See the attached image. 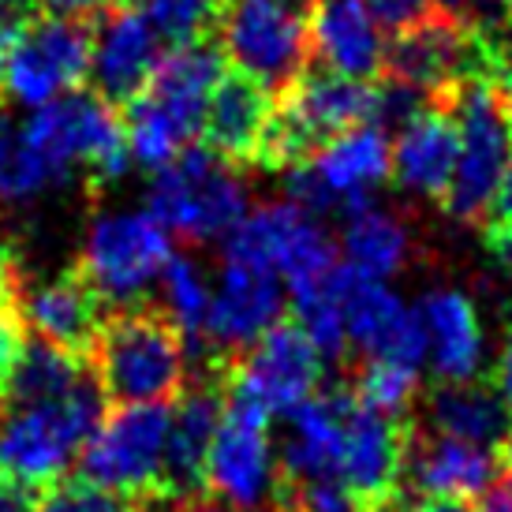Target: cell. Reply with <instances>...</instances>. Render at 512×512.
<instances>
[{
    "label": "cell",
    "mask_w": 512,
    "mask_h": 512,
    "mask_svg": "<svg viewBox=\"0 0 512 512\" xmlns=\"http://www.w3.org/2000/svg\"><path fill=\"white\" fill-rule=\"evenodd\" d=\"M176 512H232V509L221 505L217 498H210V494H199V498H191V501H180Z\"/></svg>",
    "instance_id": "obj_44"
},
{
    "label": "cell",
    "mask_w": 512,
    "mask_h": 512,
    "mask_svg": "<svg viewBox=\"0 0 512 512\" xmlns=\"http://www.w3.org/2000/svg\"><path fill=\"white\" fill-rule=\"evenodd\" d=\"M221 419H225V359L202 367L199 378L180 393V404L172 412L157 501L180 505L206 494V464H210Z\"/></svg>",
    "instance_id": "obj_17"
},
{
    "label": "cell",
    "mask_w": 512,
    "mask_h": 512,
    "mask_svg": "<svg viewBox=\"0 0 512 512\" xmlns=\"http://www.w3.org/2000/svg\"><path fill=\"white\" fill-rule=\"evenodd\" d=\"M101 408L98 378L60 400L0 404V475L27 490L53 486L101 427Z\"/></svg>",
    "instance_id": "obj_4"
},
{
    "label": "cell",
    "mask_w": 512,
    "mask_h": 512,
    "mask_svg": "<svg viewBox=\"0 0 512 512\" xmlns=\"http://www.w3.org/2000/svg\"><path fill=\"white\" fill-rule=\"evenodd\" d=\"M370 12H374V19L382 23V27H404V23H412V19H419V15L427 12V8H434L438 0H363Z\"/></svg>",
    "instance_id": "obj_36"
},
{
    "label": "cell",
    "mask_w": 512,
    "mask_h": 512,
    "mask_svg": "<svg viewBox=\"0 0 512 512\" xmlns=\"http://www.w3.org/2000/svg\"><path fill=\"white\" fill-rule=\"evenodd\" d=\"M172 258L169 232L146 214H101L86 228L75 270L83 273L101 303H135L161 281Z\"/></svg>",
    "instance_id": "obj_12"
},
{
    "label": "cell",
    "mask_w": 512,
    "mask_h": 512,
    "mask_svg": "<svg viewBox=\"0 0 512 512\" xmlns=\"http://www.w3.org/2000/svg\"><path fill=\"white\" fill-rule=\"evenodd\" d=\"M270 419L262 404L225 382V419L206 464V494L228 509L255 512L270 501L277 505L281 471L273 456Z\"/></svg>",
    "instance_id": "obj_10"
},
{
    "label": "cell",
    "mask_w": 512,
    "mask_h": 512,
    "mask_svg": "<svg viewBox=\"0 0 512 512\" xmlns=\"http://www.w3.org/2000/svg\"><path fill=\"white\" fill-rule=\"evenodd\" d=\"M494 206H498V217H501V221H512V165H509V172H505V180H501Z\"/></svg>",
    "instance_id": "obj_45"
},
{
    "label": "cell",
    "mask_w": 512,
    "mask_h": 512,
    "mask_svg": "<svg viewBox=\"0 0 512 512\" xmlns=\"http://www.w3.org/2000/svg\"><path fill=\"white\" fill-rule=\"evenodd\" d=\"M404 512H475V509H471V501H460V498H423Z\"/></svg>",
    "instance_id": "obj_42"
},
{
    "label": "cell",
    "mask_w": 512,
    "mask_h": 512,
    "mask_svg": "<svg viewBox=\"0 0 512 512\" xmlns=\"http://www.w3.org/2000/svg\"><path fill=\"white\" fill-rule=\"evenodd\" d=\"M427 329V356L441 385L471 382L483 363V322L460 288H430L419 307Z\"/></svg>",
    "instance_id": "obj_25"
},
{
    "label": "cell",
    "mask_w": 512,
    "mask_h": 512,
    "mask_svg": "<svg viewBox=\"0 0 512 512\" xmlns=\"http://www.w3.org/2000/svg\"><path fill=\"white\" fill-rule=\"evenodd\" d=\"M19 131L49 187L68 184L72 176H83L90 187H109L131 165L124 113L98 94L75 90L68 98L49 101Z\"/></svg>",
    "instance_id": "obj_3"
},
{
    "label": "cell",
    "mask_w": 512,
    "mask_h": 512,
    "mask_svg": "<svg viewBox=\"0 0 512 512\" xmlns=\"http://www.w3.org/2000/svg\"><path fill=\"white\" fill-rule=\"evenodd\" d=\"M307 165L326 184L329 195L341 202V217H348L374 202V187H382L393 176V143L389 131L378 124H359L322 146Z\"/></svg>",
    "instance_id": "obj_23"
},
{
    "label": "cell",
    "mask_w": 512,
    "mask_h": 512,
    "mask_svg": "<svg viewBox=\"0 0 512 512\" xmlns=\"http://www.w3.org/2000/svg\"><path fill=\"white\" fill-rule=\"evenodd\" d=\"M427 427L456 441H471L483 449H501L509 438L512 412L494 385H441L427 397Z\"/></svg>",
    "instance_id": "obj_27"
},
{
    "label": "cell",
    "mask_w": 512,
    "mask_h": 512,
    "mask_svg": "<svg viewBox=\"0 0 512 512\" xmlns=\"http://www.w3.org/2000/svg\"><path fill=\"white\" fill-rule=\"evenodd\" d=\"M23 318H19V307L15 303H0V397H4V385L12 378L15 359L23 352Z\"/></svg>",
    "instance_id": "obj_35"
},
{
    "label": "cell",
    "mask_w": 512,
    "mask_h": 512,
    "mask_svg": "<svg viewBox=\"0 0 512 512\" xmlns=\"http://www.w3.org/2000/svg\"><path fill=\"white\" fill-rule=\"evenodd\" d=\"M281 311H285L281 273L262 262L221 258V281L210 303L202 367L251 352L281 322Z\"/></svg>",
    "instance_id": "obj_15"
},
{
    "label": "cell",
    "mask_w": 512,
    "mask_h": 512,
    "mask_svg": "<svg viewBox=\"0 0 512 512\" xmlns=\"http://www.w3.org/2000/svg\"><path fill=\"white\" fill-rule=\"evenodd\" d=\"M225 75V53L217 42L176 45L165 53L157 75L139 98L124 105L131 161L161 172L184 154L187 143L202 135L206 105Z\"/></svg>",
    "instance_id": "obj_1"
},
{
    "label": "cell",
    "mask_w": 512,
    "mask_h": 512,
    "mask_svg": "<svg viewBox=\"0 0 512 512\" xmlns=\"http://www.w3.org/2000/svg\"><path fill=\"white\" fill-rule=\"evenodd\" d=\"M161 296H165V314L176 322V329L187 337V344L202 356L214 292L206 285L199 262L191 255H172L165 273H161Z\"/></svg>",
    "instance_id": "obj_30"
},
{
    "label": "cell",
    "mask_w": 512,
    "mask_h": 512,
    "mask_svg": "<svg viewBox=\"0 0 512 512\" xmlns=\"http://www.w3.org/2000/svg\"><path fill=\"white\" fill-rule=\"evenodd\" d=\"M45 187H49V180H45L38 157L30 154L23 131L0 116V202L34 199Z\"/></svg>",
    "instance_id": "obj_33"
},
{
    "label": "cell",
    "mask_w": 512,
    "mask_h": 512,
    "mask_svg": "<svg viewBox=\"0 0 512 512\" xmlns=\"http://www.w3.org/2000/svg\"><path fill=\"white\" fill-rule=\"evenodd\" d=\"M42 4L64 19H98L101 12H109L116 4H128V0H42Z\"/></svg>",
    "instance_id": "obj_39"
},
{
    "label": "cell",
    "mask_w": 512,
    "mask_h": 512,
    "mask_svg": "<svg viewBox=\"0 0 512 512\" xmlns=\"http://www.w3.org/2000/svg\"><path fill=\"white\" fill-rule=\"evenodd\" d=\"M34 512H143L135 498H124L116 490L90 483V479H57L45 486Z\"/></svg>",
    "instance_id": "obj_34"
},
{
    "label": "cell",
    "mask_w": 512,
    "mask_h": 512,
    "mask_svg": "<svg viewBox=\"0 0 512 512\" xmlns=\"http://www.w3.org/2000/svg\"><path fill=\"white\" fill-rule=\"evenodd\" d=\"M441 4H449V8H456V12H464V4H486V8L501 12L505 27H512V0H441Z\"/></svg>",
    "instance_id": "obj_43"
},
{
    "label": "cell",
    "mask_w": 512,
    "mask_h": 512,
    "mask_svg": "<svg viewBox=\"0 0 512 512\" xmlns=\"http://www.w3.org/2000/svg\"><path fill=\"white\" fill-rule=\"evenodd\" d=\"M172 430L169 404H128L101 419L94 438L79 453L83 479L116 490L124 498H157L165 445Z\"/></svg>",
    "instance_id": "obj_11"
},
{
    "label": "cell",
    "mask_w": 512,
    "mask_h": 512,
    "mask_svg": "<svg viewBox=\"0 0 512 512\" xmlns=\"http://www.w3.org/2000/svg\"><path fill=\"white\" fill-rule=\"evenodd\" d=\"M382 23L363 0H311V53L322 68L356 83H378L385 68Z\"/></svg>",
    "instance_id": "obj_21"
},
{
    "label": "cell",
    "mask_w": 512,
    "mask_h": 512,
    "mask_svg": "<svg viewBox=\"0 0 512 512\" xmlns=\"http://www.w3.org/2000/svg\"><path fill=\"white\" fill-rule=\"evenodd\" d=\"M356 397L389 419H412V404L419 397V370L397 363H363L356 370Z\"/></svg>",
    "instance_id": "obj_31"
},
{
    "label": "cell",
    "mask_w": 512,
    "mask_h": 512,
    "mask_svg": "<svg viewBox=\"0 0 512 512\" xmlns=\"http://www.w3.org/2000/svg\"><path fill=\"white\" fill-rule=\"evenodd\" d=\"M483 247H486V255H490V262L512 277V221L494 217V221L483 228Z\"/></svg>",
    "instance_id": "obj_38"
},
{
    "label": "cell",
    "mask_w": 512,
    "mask_h": 512,
    "mask_svg": "<svg viewBox=\"0 0 512 512\" xmlns=\"http://www.w3.org/2000/svg\"><path fill=\"white\" fill-rule=\"evenodd\" d=\"M341 400L337 389L296 404L285 415V434H281V483H303V479H337L341 464Z\"/></svg>",
    "instance_id": "obj_26"
},
{
    "label": "cell",
    "mask_w": 512,
    "mask_h": 512,
    "mask_svg": "<svg viewBox=\"0 0 512 512\" xmlns=\"http://www.w3.org/2000/svg\"><path fill=\"white\" fill-rule=\"evenodd\" d=\"M441 101L453 109L460 128V157L441 210L460 225H479L498 199V187L512 165L509 113L494 75H471L464 83L449 86Z\"/></svg>",
    "instance_id": "obj_6"
},
{
    "label": "cell",
    "mask_w": 512,
    "mask_h": 512,
    "mask_svg": "<svg viewBox=\"0 0 512 512\" xmlns=\"http://www.w3.org/2000/svg\"><path fill=\"white\" fill-rule=\"evenodd\" d=\"M94 378L90 359L64 352L57 344H45L38 337H30L23 344V352L15 359V370L0 404H42V400H60L75 393L83 382Z\"/></svg>",
    "instance_id": "obj_29"
},
{
    "label": "cell",
    "mask_w": 512,
    "mask_h": 512,
    "mask_svg": "<svg viewBox=\"0 0 512 512\" xmlns=\"http://www.w3.org/2000/svg\"><path fill=\"white\" fill-rule=\"evenodd\" d=\"M146 214L169 236H180L187 243L228 236L251 214L240 165L225 161L210 146H187L176 161L154 172L146 191Z\"/></svg>",
    "instance_id": "obj_7"
},
{
    "label": "cell",
    "mask_w": 512,
    "mask_h": 512,
    "mask_svg": "<svg viewBox=\"0 0 512 512\" xmlns=\"http://www.w3.org/2000/svg\"><path fill=\"white\" fill-rule=\"evenodd\" d=\"M273 98L262 83L243 72H225L214 86V98L206 105L202 139L232 165H251L258 143L270 128Z\"/></svg>",
    "instance_id": "obj_24"
},
{
    "label": "cell",
    "mask_w": 512,
    "mask_h": 512,
    "mask_svg": "<svg viewBox=\"0 0 512 512\" xmlns=\"http://www.w3.org/2000/svg\"><path fill=\"white\" fill-rule=\"evenodd\" d=\"M228 0H143L139 8L172 45L210 42Z\"/></svg>",
    "instance_id": "obj_32"
},
{
    "label": "cell",
    "mask_w": 512,
    "mask_h": 512,
    "mask_svg": "<svg viewBox=\"0 0 512 512\" xmlns=\"http://www.w3.org/2000/svg\"><path fill=\"white\" fill-rule=\"evenodd\" d=\"M374 116V83H356L333 72H307L281 90L273 105L270 128L255 154V169L281 172L307 165L318 150L344 131L370 124Z\"/></svg>",
    "instance_id": "obj_5"
},
{
    "label": "cell",
    "mask_w": 512,
    "mask_h": 512,
    "mask_svg": "<svg viewBox=\"0 0 512 512\" xmlns=\"http://www.w3.org/2000/svg\"><path fill=\"white\" fill-rule=\"evenodd\" d=\"M341 400V464L337 479L356 498L359 512H382L400 505L404 456L412 438V419H389L356 397L352 385L337 389Z\"/></svg>",
    "instance_id": "obj_13"
},
{
    "label": "cell",
    "mask_w": 512,
    "mask_h": 512,
    "mask_svg": "<svg viewBox=\"0 0 512 512\" xmlns=\"http://www.w3.org/2000/svg\"><path fill=\"white\" fill-rule=\"evenodd\" d=\"M38 498L30 494L27 486L12 483L8 475H0V512H34Z\"/></svg>",
    "instance_id": "obj_40"
},
{
    "label": "cell",
    "mask_w": 512,
    "mask_h": 512,
    "mask_svg": "<svg viewBox=\"0 0 512 512\" xmlns=\"http://www.w3.org/2000/svg\"><path fill=\"white\" fill-rule=\"evenodd\" d=\"M15 307H19L23 326L38 341L57 344V348L75 352V356L83 359H90L94 341H98L101 326H105V314H101L105 303H101L98 292L90 288V281L75 266L34 288L23 285Z\"/></svg>",
    "instance_id": "obj_19"
},
{
    "label": "cell",
    "mask_w": 512,
    "mask_h": 512,
    "mask_svg": "<svg viewBox=\"0 0 512 512\" xmlns=\"http://www.w3.org/2000/svg\"><path fill=\"white\" fill-rule=\"evenodd\" d=\"M494 389H498L501 400L509 404V412H512V326L505 329V344H501L498 367H494Z\"/></svg>",
    "instance_id": "obj_41"
},
{
    "label": "cell",
    "mask_w": 512,
    "mask_h": 512,
    "mask_svg": "<svg viewBox=\"0 0 512 512\" xmlns=\"http://www.w3.org/2000/svg\"><path fill=\"white\" fill-rule=\"evenodd\" d=\"M412 228L400 214L367 202L363 210L344 217V266L367 273V277H393L412 258Z\"/></svg>",
    "instance_id": "obj_28"
},
{
    "label": "cell",
    "mask_w": 512,
    "mask_h": 512,
    "mask_svg": "<svg viewBox=\"0 0 512 512\" xmlns=\"http://www.w3.org/2000/svg\"><path fill=\"white\" fill-rule=\"evenodd\" d=\"M333 296L341 303L348 344L363 352V363H397L408 370L423 367L430 352L423 318L385 281L352 266H337Z\"/></svg>",
    "instance_id": "obj_14"
},
{
    "label": "cell",
    "mask_w": 512,
    "mask_h": 512,
    "mask_svg": "<svg viewBox=\"0 0 512 512\" xmlns=\"http://www.w3.org/2000/svg\"><path fill=\"white\" fill-rule=\"evenodd\" d=\"M225 382L270 415H288L314 397L322 382V356L296 322H277L251 352L225 359Z\"/></svg>",
    "instance_id": "obj_16"
},
{
    "label": "cell",
    "mask_w": 512,
    "mask_h": 512,
    "mask_svg": "<svg viewBox=\"0 0 512 512\" xmlns=\"http://www.w3.org/2000/svg\"><path fill=\"white\" fill-rule=\"evenodd\" d=\"M498 464L505 468V475H512V430H509V438L501 441V449H498Z\"/></svg>",
    "instance_id": "obj_46"
},
{
    "label": "cell",
    "mask_w": 512,
    "mask_h": 512,
    "mask_svg": "<svg viewBox=\"0 0 512 512\" xmlns=\"http://www.w3.org/2000/svg\"><path fill=\"white\" fill-rule=\"evenodd\" d=\"M456 157H460L456 116L445 101L434 98L400 128L393 143V180L408 195L441 202L453 184Z\"/></svg>",
    "instance_id": "obj_22"
},
{
    "label": "cell",
    "mask_w": 512,
    "mask_h": 512,
    "mask_svg": "<svg viewBox=\"0 0 512 512\" xmlns=\"http://www.w3.org/2000/svg\"><path fill=\"white\" fill-rule=\"evenodd\" d=\"M270 512H281V509H270Z\"/></svg>",
    "instance_id": "obj_48"
},
{
    "label": "cell",
    "mask_w": 512,
    "mask_h": 512,
    "mask_svg": "<svg viewBox=\"0 0 512 512\" xmlns=\"http://www.w3.org/2000/svg\"><path fill=\"white\" fill-rule=\"evenodd\" d=\"M90 370L116 408L169 404L187 389V337L157 307H124L105 314Z\"/></svg>",
    "instance_id": "obj_2"
},
{
    "label": "cell",
    "mask_w": 512,
    "mask_h": 512,
    "mask_svg": "<svg viewBox=\"0 0 512 512\" xmlns=\"http://www.w3.org/2000/svg\"><path fill=\"white\" fill-rule=\"evenodd\" d=\"M217 45L236 72L288 90L311 64V0H228Z\"/></svg>",
    "instance_id": "obj_8"
},
{
    "label": "cell",
    "mask_w": 512,
    "mask_h": 512,
    "mask_svg": "<svg viewBox=\"0 0 512 512\" xmlns=\"http://www.w3.org/2000/svg\"><path fill=\"white\" fill-rule=\"evenodd\" d=\"M94 23L90 19H34L0 45V105L19 101L42 109L75 94L90 79Z\"/></svg>",
    "instance_id": "obj_9"
},
{
    "label": "cell",
    "mask_w": 512,
    "mask_h": 512,
    "mask_svg": "<svg viewBox=\"0 0 512 512\" xmlns=\"http://www.w3.org/2000/svg\"><path fill=\"white\" fill-rule=\"evenodd\" d=\"M498 453L456 441L445 434H434L430 427H415L408 438L404 456V479H412L423 498H483L490 486L498 483Z\"/></svg>",
    "instance_id": "obj_20"
},
{
    "label": "cell",
    "mask_w": 512,
    "mask_h": 512,
    "mask_svg": "<svg viewBox=\"0 0 512 512\" xmlns=\"http://www.w3.org/2000/svg\"><path fill=\"white\" fill-rule=\"evenodd\" d=\"M161 30L139 4H116L94 19V57L90 79L94 94L109 105H131L161 68Z\"/></svg>",
    "instance_id": "obj_18"
},
{
    "label": "cell",
    "mask_w": 512,
    "mask_h": 512,
    "mask_svg": "<svg viewBox=\"0 0 512 512\" xmlns=\"http://www.w3.org/2000/svg\"><path fill=\"white\" fill-rule=\"evenodd\" d=\"M42 0H0V45L12 42L19 30H27L38 19Z\"/></svg>",
    "instance_id": "obj_37"
},
{
    "label": "cell",
    "mask_w": 512,
    "mask_h": 512,
    "mask_svg": "<svg viewBox=\"0 0 512 512\" xmlns=\"http://www.w3.org/2000/svg\"><path fill=\"white\" fill-rule=\"evenodd\" d=\"M382 512H404V509H400V505H393V509H382Z\"/></svg>",
    "instance_id": "obj_47"
}]
</instances>
